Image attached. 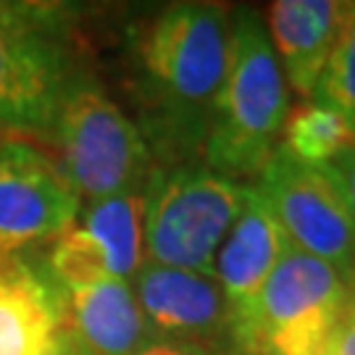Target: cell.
<instances>
[{
  "label": "cell",
  "instance_id": "6da1fadb",
  "mask_svg": "<svg viewBox=\"0 0 355 355\" xmlns=\"http://www.w3.org/2000/svg\"><path fill=\"white\" fill-rule=\"evenodd\" d=\"M232 19L221 3H168L132 37V76L142 137L155 166L203 161L216 95L232 51Z\"/></svg>",
  "mask_w": 355,
  "mask_h": 355
},
{
  "label": "cell",
  "instance_id": "7a4b0ae2",
  "mask_svg": "<svg viewBox=\"0 0 355 355\" xmlns=\"http://www.w3.org/2000/svg\"><path fill=\"white\" fill-rule=\"evenodd\" d=\"M290 114V87L268 42L266 24L253 8L232 19V51L216 95L203 164L216 174L253 184L279 148Z\"/></svg>",
  "mask_w": 355,
  "mask_h": 355
},
{
  "label": "cell",
  "instance_id": "3957f363",
  "mask_svg": "<svg viewBox=\"0 0 355 355\" xmlns=\"http://www.w3.org/2000/svg\"><path fill=\"white\" fill-rule=\"evenodd\" d=\"M48 140L82 205L142 192L155 166L137 121L87 74L69 85Z\"/></svg>",
  "mask_w": 355,
  "mask_h": 355
},
{
  "label": "cell",
  "instance_id": "277c9868",
  "mask_svg": "<svg viewBox=\"0 0 355 355\" xmlns=\"http://www.w3.org/2000/svg\"><path fill=\"white\" fill-rule=\"evenodd\" d=\"M79 74L64 6L0 0V132L48 137Z\"/></svg>",
  "mask_w": 355,
  "mask_h": 355
},
{
  "label": "cell",
  "instance_id": "5b68a950",
  "mask_svg": "<svg viewBox=\"0 0 355 355\" xmlns=\"http://www.w3.org/2000/svg\"><path fill=\"white\" fill-rule=\"evenodd\" d=\"M250 184L203 161L153 166L145 182V261L214 277V261L248 203Z\"/></svg>",
  "mask_w": 355,
  "mask_h": 355
},
{
  "label": "cell",
  "instance_id": "8992f818",
  "mask_svg": "<svg viewBox=\"0 0 355 355\" xmlns=\"http://www.w3.org/2000/svg\"><path fill=\"white\" fill-rule=\"evenodd\" d=\"M350 284L297 248H287L253 305L232 318L237 355H318L340 327Z\"/></svg>",
  "mask_w": 355,
  "mask_h": 355
},
{
  "label": "cell",
  "instance_id": "52a82bcc",
  "mask_svg": "<svg viewBox=\"0 0 355 355\" xmlns=\"http://www.w3.org/2000/svg\"><path fill=\"white\" fill-rule=\"evenodd\" d=\"M253 187L292 248L324 261L355 290V224L331 164H303L277 148Z\"/></svg>",
  "mask_w": 355,
  "mask_h": 355
},
{
  "label": "cell",
  "instance_id": "ba28073f",
  "mask_svg": "<svg viewBox=\"0 0 355 355\" xmlns=\"http://www.w3.org/2000/svg\"><path fill=\"white\" fill-rule=\"evenodd\" d=\"M51 148L32 137H0V261L51 245L82 214Z\"/></svg>",
  "mask_w": 355,
  "mask_h": 355
},
{
  "label": "cell",
  "instance_id": "9c48e42d",
  "mask_svg": "<svg viewBox=\"0 0 355 355\" xmlns=\"http://www.w3.org/2000/svg\"><path fill=\"white\" fill-rule=\"evenodd\" d=\"M145 266L142 192L85 205L58 240L51 242L45 274L61 292L103 282H132Z\"/></svg>",
  "mask_w": 355,
  "mask_h": 355
},
{
  "label": "cell",
  "instance_id": "30bf717a",
  "mask_svg": "<svg viewBox=\"0 0 355 355\" xmlns=\"http://www.w3.org/2000/svg\"><path fill=\"white\" fill-rule=\"evenodd\" d=\"M132 290L153 337L232 353V308L211 274L145 261Z\"/></svg>",
  "mask_w": 355,
  "mask_h": 355
},
{
  "label": "cell",
  "instance_id": "8fae6325",
  "mask_svg": "<svg viewBox=\"0 0 355 355\" xmlns=\"http://www.w3.org/2000/svg\"><path fill=\"white\" fill-rule=\"evenodd\" d=\"M343 16L345 0H277L268 6L263 24L290 95L313 101Z\"/></svg>",
  "mask_w": 355,
  "mask_h": 355
},
{
  "label": "cell",
  "instance_id": "7c38bea8",
  "mask_svg": "<svg viewBox=\"0 0 355 355\" xmlns=\"http://www.w3.org/2000/svg\"><path fill=\"white\" fill-rule=\"evenodd\" d=\"M287 248L290 240L274 211L250 184L248 203L237 216L234 227L229 229L214 261V279L227 295L232 318L253 305L266 279L279 266Z\"/></svg>",
  "mask_w": 355,
  "mask_h": 355
},
{
  "label": "cell",
  "instance_id": "4fadbf2b",
  "mask_svg": "<svg viewBox=\"0 0 355 355\" xmlns=\"http://www.w3.org/2000/svg\"><path fill=\"white\" fill-rule=\"evenodd\" d=\"M61 295V331L74 355H135L153 340L132 282Z\"/></svg>",
  "mask_w": 355,
  "mask_h": 355
},
{
  "label": "cell",
  "instance_id": "5bb4252c",
  "mask_svg": "<svg viewBox=\"0 0 355 355\" xmlns=\"http://www.w3.org/2000/svg\"><path fill=\"white\" fill-rule=\"evenodd\" d=\"M61 290L24 258L0 261V355H48L61 337Z\"/></svg>",
  "mask_w": 355,
  "mask_h": 355
},
{
  "label": "cell",
  "instance_id": "9a60e30c",
  "mask_svg": "<svg viewBox=\"0 0 355 355\" xmlns=\"http://www.w3.org/2000/svg\"><path fill=\"white\" fill-rule=\"evenodd\" d=\"M355 145V129L340 111L316 101L290 108L279 148L303 164H331Z\"/></svg>",
  "mask_w": 355,
  "mask_h": 355
},
{
  "label": "cell",
  "instance_id": "2e32d148",
  "mask_svg": "<svg viewBox=\"0 0 355 355\" xmlns=\"http://www.w3.org/2000/svg\"><path fill=\"white\" fill-rule=\"evenodd\" d=\"M313 101L340 111L355 129V0H345L340 37L334 42Z\"/></svg>",
  "mask_w": 355,
  "mask_h": 355
},
{
  "label": "cell",
  "instance_id": "e0dca14e",
  "mask_svg": "<svg viewBox=\"0 0 355 355\" xmlns=\"http://www.w3.org/2000/svg\"><path fill=\"white\" fill-rule=\"evenodd\" d=\"M334 355H355V290L347 297V305L334 331Z\"/></svg>",
  "mask_w": 355,
  "mask_h": 355
},
{
  "label": "cell",
  "instance_id": "ac0fdd59",
  "mask_svg": "<svg viewBox=\"0 0 355 355\" xmlns=\"http://www.w3.org/2000/svg\"><path fill=\"white\" fill-rule=\"evenodd\" d=\"M135 355H229V353H214V350H205L200 345L174 343V340H158V337H153L150 343L142 345Z\"/></svg>",
  "mask_w": 355,
  "mask_h": 355
},
{
  "label": "cell",
  "instance_id": "d6986e66",
  "mask_svg": "<svg viewBox=\"0 0 355 355\" xmlns=\"http://www.w3.org/2000/svg\"><path fill=\"white\" fill-rule=\"evenodd\" d=\"M331 168L337 171V177L343 182L345 198H347V205H350V216H353L355 224V145L347 148V150L331 161Z\"/></svg>",
  "mask_w": 355,
  "mask_h": 355
},
{
  "label": "cell",
  "instance_id": "ffe728a7",
  "mask_svg": "<svg viewBox=\"0 0 355 355\" xmlns=\"http://www.w3.org/2000/svg\"><path fill=\"white\" fill-rule=\"evenodd\" d=\"M48 355H74L71 353V347H69V343H66L64 331H61V337L55 340V345H53V350Z\"/></svg>",
  "mask_w": 355,
  "mask_h": 355
},
{
  "label": "cell",
  "instance_id": "44dd1931",
  "mask_svg": "<svg viewBox=\"0 0 355 355\" xmlns=\"http://www.w3.org/2000/svg\"><path fill=\"white\" fill-rule=\"evenodd\" d=\"M318 355H334V340H331V345L327 347V350H321Z\"/></svg>",
  "mask_w": 355,
  "mask_h": 355
},
{
  "label": "cell",
  "instance_id": "7402d4cb",
  "mask_svg": "<svg viewBox=\"0 0 355 355\" xmlns=\"http://www.w3.org/2000/svg\"><path fill=\"white\" fill-rule=\"evenodd\" d=\"M229 355H237V353H234V350H232V353H229Z\"/></svg>",
  "mask_w": 355,
  "mask_h": 355
}]
</instances>
